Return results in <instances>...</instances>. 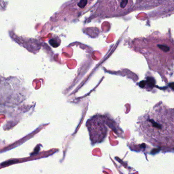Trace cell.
Masks as SVG:
<instances>
[{
    "mask_svg": "<svg viewBox=\"0 0 174 174\" xmlns=\"http://www.w3.org/2000/svg\"><path fill=\"white\" fill-rule=\"evenodd\" d=\"M167 117L153 113L145 116L141 128L148 141L156 146L174 147V128Z\"/></svg>",
    "mask_w": 174,
    "mask_h": 174,
    "instance_id": "6da1fadb",
    "label": "cell"
}]
</instances>
